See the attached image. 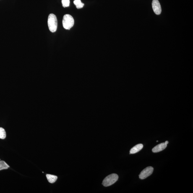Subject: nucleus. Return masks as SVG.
Wrapping results in <instances>:
<instances>
[{"label": "nucleus", "instance_id": "obj_1", "mask_svg": "<svg viewBox=\"0 0 193 193\" xmlns=\"http://www.w3.org/2000/svg\"><path fill=\"white\" fill-rule=\"evenodd\" d=\"M48 24L50 31L52 33L56 31L57 28V19L54 14H51L49 16Z\"/></svg>", "mask_w": 193, "mask_h": 193}, {"label": "nucleus", "instance_id": "obj_2", "mask_svg": "<svg viewBox=\"0 0 193 193\" xmlns=\"http://www.w3.org/2000/svg\"><path fill=\"white\" fill-rule=\"evenodd\" d=\"M74 19L71 15L67 14L64 16L62 23L64 29L67 30H70L74 25Z\"/></svg>", "mask_w": 193, "mask_h": 193}, {"label": "nucleus", "instance_id": "obj_3", "mask_svg": "<svg viewBox=\"0 0 193 193\" xmlns=\"http://www.w3.org/2000/svg\"><path fill=\"white\" fill-rule=\"evenodd\" d=\"M118 176L117 174H112L106 177L103 181V184L105 187L112 185L118 180Z\"/></svg>", "mask_w": 193, "mask_h": 193}, {"label": "nucleus", "instance_id": "obj_4", "mask_svg": "<svg viewBox=\"0 0 193 193\" xmlns=\"http://www.w3.org/2000/svg\"><path fill=\"white\" fill-rule=\"evenodd\" d=\"M153 171V168L151 166H149L144 169L141 172L139 175L140 179L144 180L152 175Z\"/></svg>", "mask_w": 193, "mask_h": 193}, {"label": "nucleus", "instance_id": "obj_5", "mask_svg": "<svg viewBox=\"0 0 193 193\" xmlns=\"http://www.w3.org/2000/svg\"><path fill=\"white\" fill-rule=\"evenodd\" d=\"M152 6L154 12L156 14L159 15L161 13V6L158 0H153L152 3Z\"/></svg>", "mask_w": 193, "mask_h": 193}, {"label": "nucleus", "instance_id": "obj_6", "mask_svg": "<svg viewBox=\"0 0 193 193\" xmlns=\"http://www.w3.org/2000/svg\"><path fill=\"white\" fill-rule=\"evenodd\" d=\"M167 146V145H166L165 143L159 144L152 149V152L154 153H157V152L161 151L166 148Z\"/></svg>", "mask_w": 193, "mask_h": 193}, {"label": "nucleus", "instance_id": "obj_7", "mask_svg": "<svg viewBox=\"0 0 193 193\" xmlns=\"http://www.w3.org/2000/svg\"><path fill=\"white\" fill-rule=\"evenodd\" d=\"M143 146V145L142 144H138L131 149L130 151V154H134L137 153L142 150Z\"/></svg>", "mask_w": 193, "mask_h": 193}, {"label": "nucleus", "instance_id": "obj_8", "mask_svg": "<svg viewBox=\"0 0 193 193\" xmlns=\"http://www.w3.org/2000/svg\"><path fill=\"white\" fill-rule=\"evenodd\" d=\"M46 177L49 182L51 184H53L56 182L58 178L57 176L50 174H47Z\"/></svg>", "mask_w": 193, "mask_h": 193}, {"label": "nucleus", "instance_id": "obj_9", "mask_svg": "<svg viewBox=\"0 0 193 193\" xmlns=\"http://www.w3.org/2000/svg\"><path fill=\"white\" fill-rule=\"evenodd\" d=\"M9 167V165L5 162L3 160H0V171L7 169Z\"/></svg>", "mask_w": 193, "mask_h": 193}, {"label": "nucleus", "instance_id": "obj_10", "mask_svg": "<svg viewBox=\"0 0 193 193\" xmlns=\"http://www.w3.org/2000/svg\"><path fill=\"white\" fill-rule=\"evenodd\" d=\"M74 3L77 9L82 8L84 6V4L81 2V0H74Z\"/></svg>", "mask_w": 193, "mask_h": 193}, {"label": "nucleus", "instance_id": "obj_11", "mask_svg": "<svg viewBox=\"0 0 193 193\" xmlns=\"http://www.w3.org/2000/svg\"><path fill=\"white\" fill-rule=\"evenodd\" d=\"M6 137V134L5 129L2 127H0V139H4Z\"/></svg>", "mask_w": 193, "mask_h": 193}, {"label": "nucleus", "instance_id": "obj_12", "mask_svg": "<svg viewBox=\"0 0 193 193\" xmlns=\"http://www.w3.org/2000/svg\"><path fill=\"white\" fill-rule=\"evenodd\" d=\"M62 3L64 7H68L69 6V0H62Z\"/></svg>", "mask_w": 193, "mask_h": 193}, {"label": "nucleus", "instance_id": "obj_13", "mask_svg": "<svg viewBox=\"0 0 193 193\" xmlns=\"http://www.w3.org/2000/svg\"><path fill=\"white\" fill-rule=\"evenodd\" d=\"M165 143L166 144V145H167V144H168V141H166L165 142Z\"/></svg>", "mask_w": 193, "mask_h": 193}, {"label": "nucleus", "instance_id": "obj_14", "mask_svg": "<svg viewBox=\"0 0 193 193\" xmlns=\"http://www.w3.org/2000/svg\"><path fill=\"white\" fill-rule=\"evenodd\" d=\"M156 142H158V141H157Z\"/></svg>", "mask_w": 193, "mask_h": 193}]
</instances>
